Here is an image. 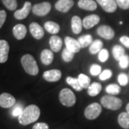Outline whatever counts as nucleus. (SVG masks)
Wrapping results in <instances>:
<instances>
[{
    "label": "nucleus",
    "mask_w": 129,
    "mask_h": 129,
    "mask_svg": "<svg viewBox=\"0 0 129 129\" xmlns=\"http://www.w3.org/2000/svg\"><path fill=\"white\" fill-rule=\"evenodd\" d=\"M40 115V109L36 105H29L23 110V112L18 117L19 123L23 125L32 123L38 120Z\"/></svg>",
    "instance_id": "obj_1"
},
{
    "label": "nucleus",
    "mask_w": 129,
    "mask_h": 129,
    "mask_svg": "<svg viewBox=\"0 0 129 129\" xmlns=\"http://www.w3.org/2000/svg\"><path fill=\"white\" fill-rule=\"evenodd\" d=\"M74 55H75L74 52L70 51L67 48H64L62 51V60H64V62H69L70 61H72L74 58Z\"/></svg>",
    "instance_id": "obj_31"
},
{
    "label": "nucleus",
    "mask_w": 129,
    "mask_h": 129,
    "mask_svg": "<svg viewBox=\"0 0 129 129\" xmlns=\"http://www.w3.org/2000/svg\"><path fill=\"white\" fill-rule=\"evenodd\" d=\"M96 2L106 12L113 13L117 9L118 5L115 0H96Z\"/></svg>",
    "instance_id": "obj_10"
},
{
    "label": "nucleus",
    "mask_w": 129,
    "mask_h": 129,
    "mask_svg": "<svg viewBox=\"0 0 129 129\" xmlns=\"http://www.w3.org/2000/svg\"><path fill=\"white\" fill-rule=\"evenodd\" d=\"M21 63L25 72L30 75H37L39 73V68L34 57L29 54L22 56Z\"/></svg>",
    "instance_id": "obj_2"
},
{
    "label": "nucleus",
    "mask_w": 129,
    "mask_h": 129,
    "mask_svg": "<svg viewBox=\"0 0 129 129\" xmlns=\"http://www.w3.org/2000/svg\"><path fill=\"white\" fill-rule=\"evenodd\" d=\"M101 105L107 109L116 111L122 106V101L120 98L113 95H105L101 99Z\"/></svg>",
    "instance_id": "obj_3"
},
{
    "label": "nucleus",
    "mask_w": 129,
    "mask_h": 129,
    "mask_svg": "<svg viewBox=\"0 0 129 129\" xmlns=\"http://www.w3.org/2000/svg\"><path fill=\"white\" fill-rule=\"evenodd\" d=\"M119 65L121 68L125 69L129 66V56L125 55L119 60Z\"/></svg>",
    "instance_id": "obj_36"
},
{
    "label": "nucleus",
    "mask_w": 129,
    "mask_h": 129,
    "mask_svg": "<svg viewBox=\"0 0 129 129\" xmlns=\"http://www.w3.org/2000/svg\"><path fill=\"white\" fill-rule=\"evenodd\" d=\"M103 45V44L101 40H94L89 47V51H90V54L95 55V54L98 53L102 50Z\"/></svg>",
    "instance_id": "obj_25"
},
{
    "label": "nucleus",
    "mask_w": 129,
    "mask_h": 129,
    "mask_svg": "<svg viewBox=\"0 0 129 129\" xmlns=\"http://www.w3.org/2000/svg\"><path fill=\"white\" fill-rule=\"evenodd\" d=\"M50 46L51 50L55 52H57L61 50L62 45V40L61 37L57 35H52L50 39Z\"/></svg>",
    "instance_id": "obj_18"
},
{
    "label": "nucleus",
    "mask_w": 129,
    "mask_h": 129,
    "mask_svg": "<svg viewBox=\"0 0 129 129\" xmlns=\"http://www.w3.org/2000/svg\"><path fill=\"white\" fill-rule=\"evenodd\" d=\"M108 57H109V53H108V51L106 49H102L99 52L98 60L101 62H105L106 61L108 60Z\"/></svg>",
    "instance_id": "obj_33"
},
{
    "label": "nucleus",
    "mask_w": 129,
    "mask_h": 129,
    "mask_svg": "<svg viewBox=\"0 0 129 129\" xmlns=\"http://www.w3.org/2000/svg\"><path fill=\"white\" fill-rule=\"evenodd\" d=\"M29 32L36 40H40L45 35L43 28L37 22H32L29 24Z\"/></svg>",
    "instance_id": "obj_15"
},
{
    "label": "nucleus",
    "mask_w": 129,
    "mask_h": 129,
    "mask_svg": "<svg viewBox=\"0 0 129 129\" xmlns=\"http://www.w3.org/2000/svg\"><path fill=\"white\" fill-rule=\"evenodd\" d=\"M78 5L80 9L88 11H94L97 9L96 2L93 0H79Z\"/></svg>",
    "instance_id": "obj_20"
},
{
    "label": "nucleus",
    "mask_w": 129,
    "mask_h": 129,
    "mask_svg": "<svg viewBox=\"0 0 129 129\" xmlns=\"http://www.w3.org/2000/svg\"><path fill=\"white\" fill-rule=\"evenodd\" d=\"M117 5L123 9H129V0H115Z\"/></svg>",
    "instance_id": "obj_38"
},
{
    "label": "nucleus",
    "mask_w": 129,
    "mask_h": 129,
    "mask_svg": "<svg viewBox=\"0 0 129 129\" xmlns=\"http://www.w3.org/2000/svg\"><path fill=\"white\" fill-rule=\"evenodd\" d=\"M90 74L93 76H96L101 73V67L99 64H93L91 65L90 69Z\"/></svg>",
    "instance_id": "obj_35"
},
{
    "label": "nucleus",
    "mask_w": 129,
    "mask_h": 129,
    "mask_svg": "<svg viewBox=\"0 0 129 129\" xmlns=\"http://www.w3.org/2000/svg\"><path fill=\"white\" fill-rule=\"evenodd\" d=\"M106 92H108L109 95H115L119 94L120 92V88L117 84H111L108 85L106 88Z\"/></svg>",
    "instance_id": "obj_30"
},
{
    "label": "nucleus",
    "mask_w": 129,
    "mask_h": 129,
    "mask_svg": "<svg viewBox=\"0 0 129 129\" xmlns=\"http://www.w3.org/2000/svg\"><path fill=\"white\" fill-rule=\"evenodd\" d=\"M120 42L127 48L129 49V37L127 36H122L120 38Z\"/></svg>",
    "instance_id": "obj_42"
},
{
    "label": "nucleus",
    "mask_w": 129,
    "mask_h": 129,
    "mask_svg": "<svg viewBox=\"0 0 129 129\" xmlns=\"http://www.w3.org/2000/svg\"><path fill=\"white\" fill-rule=\"evenodd\" d=\"M118 122L123 128L129 129V113L127 112L120 113L118 118Z\"/></svg>",
    "instance_id": "obj_23"
},
{
    "label": "nucleus",
    "mask_w": 129,
    "mask_h": 129,
    "mask_svg": "<svg viewBox=\"0 0 129 129\" xmlns=\"http://www.w3.org/2000/svg\"><path fill=\"white\" fill-rule=\"evenodd\" d=\"M100 19V17L97 14L88 15L83 19V26L85 29H89L99 23Z\"/></svg>",
    "instance_id": "obj_12"
},
{
    "label": "nucleus",
    "mask_w": 129,
    "mask_h": 129,
    "mask_svg": "<svg viewBox=\"0 0 129 129\" xmlns=\"http://www.w3.org/2000/svg\"><path fill=\"white\" fill-rule=\"evenodd\" d=\"M54 59V55L52 51L50 50L45 49L42 51L41 55H40V60L45 65L50 64Z\"/></svg>",
    "instance_id": "obj_21"
},
{
    "label": "nucleus",
    "mask_w": 129,
    "mask_h": 129,
    "mask_svg": "<svg viewBox=\"0 0 129 129\" xmlns=\"http://www.w3.org/2000/svg\"><path fill=\"white\" fill-rule=\"evenodd\" d=\"M32 9V3L30 2H26L24 4L23 7L22 9L15 11L14 14V17L18 20H22V19L27 18Z\"/></svg>",
    "instance_id": "obj_7"
},
{
    "label": "nucleus",
    "mask_w": 129,
    "mask_h": 129,
    "mask_svg": "<svg viewBox=\"0 0 129 129\" xmlns=\"http://www.w3.org/2000/svg\"><path fill=\"white\" fill-rule=\"evenodd\" d=\"M112 71L111 70H105L102 72L99 75V78H100V80H106L108 79L111 78V76H112Z\"/></svg>",
    "instance_id": "obj_37"
},
{
    "label": "nucleus",
    "mask_w": 129,
    "mask_h": 129,
    "mask_svg": "<svg viewBox=\"0 0 129 129\" xmlns=\"http://www.w3.org/2000/svg\"><path fill=\"white\" fill-rule=\"evenodd\" d=\"M78 42L81 48H85L88 46H90L92 43V37L90 35H85L81 36L78 38Z\"/></svg>",
    "instance_id": "obj_28"
},
{
    "label": "nucleus",
    "mask_w": 129,
    "mask_h": 129,
    "mask_svg": "<svg viewBox=\"0 0 129 129\" xmlns=\"http://www.w3.org/2000/svg\"><path fill=\"white\" fill-rule=\"evenodd\" d=\"M112 53H113V56L114 57V59L118 61H119L120 59L124 56L125 54V50L124 48L120 45H115L113 47L112 50Z\"/></svg>",
    "instance_id": "obj_26"
},
{
    "label": "nucleus",
    "mask_w": 129,
    "mask_h": 129,
    "mask_svg": "<svg viewBox=\"0 0 129 129\" xmlns=\"http://www.w3.org/2000/svg\"><path fill=\"white\" fill-rule=\"evenodd\" d=\"M101 106L98 103H92L85 108L84 114L88 120H94L101 115Z\"/></svg>",
    "instance_id": "obj_5"
},
{
    "label": "nucleus",
    "mask_w": 129,
    "mask_h": 129,
    "mask_svg": "<svg viewBox=\"0 0 129 129\" xmlns=\"http://www.w3.org/2000/svg\"><path fill=\"white\" fill-rule=\"evenodd\" d=\"M78 79L80 85L82 86L83 88L87 89L90 85V78L88 76L85 75V74H80Z\"/></svg>",
    "instance_id": "obj_29"
},
{
    "label": "nucleus",
    "mask_w": 129,
    "mask_h": 129,
    "mask_svg": "<svg viewBox=\"0 0 129 129\" xmlns=\"http://www.w3.org/2000/svg\"><path fill=\"white\" fill-rule=\"evenodd\" d=\"M102 90V85L99 83H92L88 88V94L90 96H96L98 95Z\"/></svg>",
    "instance_id": "obj_24"
},
{
    "label": "nucleus",
    "mask_w": 129,
    "mask_h": 129,
    "mask_svg": "<svg viewBox=\"0 0 129 129\" xmlns=\"http://www.w3.org/2000/svg\"><path fill=\"white\" fill-rule=\"evenodd\" d=\"M118 83L122 86H125L128 83V77L126 74L120 73L118 77Z\"/></svg>",
    "instance_id": "obj_34"
},
{
    "label": "nucleus",
    "mask_w": 129,
    "mask_h": 129,
    "mask_svg": "<svg viewBox=\"0 0 129 129\" xmlns=\"http://www.w3.org/2000/svg\"><path fill=\"white\" fill-rule=\"evenodd\" d=\"M62 77V73L59 70L54 69L47 70L43 73V78L47 82H57Z\"/></svg>",
    "instance_id": "obj_11"
},
{
    "label": "nucleus",
    "mask_w": 129,
    "mask_h": 129,
    "mask_svg": "<svg viewBox=\"0 0 129 129\" xmlns=\"http://www.w3.org/2000/svg\"><path fill=\"white\" fill-rule=\"evenodd\" d=\"M27 28L24 24H18L14 26V28H13V30H12V32H13L14 37L17 40H22L25 37L26 35H27Z\"/></svg>",
    "instance_id": "obj_17"
},
{
    "label": "nucleus",
    "mask_w": 129,
    "mask_h": 129,
    "mask_svg": "<svg viewBox=\"0 0 129 129\" xmlns=\"http://www.w3.org/2000/svg\"><path fill=\"white\" fill-rule=\"evenodd\" d=\"M59 99L60 103L67 107H72L76 103V97L69 88H64L60 91Z\"/></svg>",
    "instance_id": "obj_4"
},
{
    "label": "nucleus",
    "mask_w": 129,
    "mask_h": 129,
    "mask_svg": "<svg viewBox=\"0 0 129 129\" xmlns=\"http://www.w3.org/2000/svg\"><path fill=\"white\" fill-rule=\"evenodd\" d=\"M83 21L78 16H73L71 19V28L74 34H80L83 29Z\"/></svg>",
    "instance_id": "obj_19"
},
{
    "label": "nucleus",
    "mask_w": 129,
    "mask_h": 129,
    "mask_svg": "<svg viewBox=\"0 0 129 129\" xmlns=\"http://www.w3.org/2000/svg\"><path fill=\"white\" fill-rule=\"evenodd\" d=\"M125 109H126L127 113H129V103L128 104V105H127V106H126V108H125Z\"/></svg>",
    "instance_id": "obj_43"
},
{
    "label": "nucleus",
    "mask_w": 129,
    "mask_h": 129,
    "mask_svg": "<svg viewBox=\"0 0 129 129\" xmlns=\"http://www.w3.org/2000/svg\"><path fill=\"white\" fill-rule=\"evenodd\" d=\"M23 108L20 105H17L14 108L13 111L12 112V114L14 117H19L23 112Z\"/></svg>",
    "instance_id": "obj_39"
},
{
    "label": "nucleus",
    "mask_w": 129,
    "mask_h": 129,
    "mask_svg": "<svg viewBox=\"0 0 129 129\" xmlns=\"http://www.w3.org/2000/svg\"><path fill=\"white\" fill-rule=\"evenodd\" d=\"M97 33L99 36L106 40H112L115 36V32L114 30L108 25H101L97 29Z\"/></svg>",
    "instance_id": "obj_9"
},
{
    "label": "nucleus",
    "mask_w": 129,
    "mask_h": 129,
    "mask_svg": "<svg viewBox=\"0 0 129 129\" xmlns=\"http://www.w3.org/2000/svg\"><path fill=\"white\" fill-rule=\"evenodd\" d=\"M66 82L67 83L70 85L72 88H73L74 90H75L76 91H81L83 90V88L82 86L80 85V82H79L78 79L75 78H73V77H68L66 78Z\"/></svg>",
    "instance_id": "obj_27"
},
{
    "label": "nucleus",
    "mask_w": 129,
    "mask_h": 129,
    "mask_svg": "<svg viewBox=\"0 0 129 129\" xmlns=\"http://www.w3.org/2000/svg\"><path fill=\"white\" fill-rule=\"evenodd\" d=\"M74 5L73 0H58L56 2L55 9L61 12H68Z\"/></svg>",
    "instance_id": "obj_14"
},
{
    "label": "nucleus",
    "mask_w": 129,
    "mask_h": 129,
    "mask_svg": "<svg viewBox=\"0 0 129 129\" xmlns=\"http://www.w3.org/2000/svg\"><path fill=\"white\" fill-rule=\"evenodd\" d=\"M9 45L8 42L0 40V63H5L8 60Z\"/></svg>",
    "instance_id": "obj_16"
},
{
    "label": "nucleus",
    "mask_w": 129,
    "mask_h": 129,
    "mask_svg": "<svg viewBox=\"0 0 129 129\" xmlns=\"http://www.w3.org/2000/svg\"><path fill=\"white\" fill-rule=\"evenodd\" d=\"M7 19V13L5 10H0V29L2 27Z\"/></svg>",
    "instance_id": "obj_40"
},
{
    "label": "nucleus",
    "mask_w": 129,
    "mask_h": 129,
    "mask_svg": "<svg viewBox=\"0 0 129 129\" xmlns=\"http://www.w3.org/2000/svg\"><path fill=\"white\" fill-rule=\"evenodd\" d=\"M5 7L11 11L15 10L17 7V0H2Z\"/></svg>",
    "instance_id": "obj_32"
},
{
    "label": "nucleus",
    "mask_w": 129,
    "mask_h": 129,
    "mask_svg": "<svg viewBox=\"0 0 129 129\" xmlns=\"http://www.w3.org/2000/svg\"><path fill=\"white\" fill-rule=\"evenodd\" d=\"M32 129H49V125L45 123H37L34 125Z\"/></svg>",
    "instance_id": "obj_41"
},
{
    "label": "nucleus",
    "mask_w": 129,
    "mask_h": 129,
    "mask_svg": "<svg viewBox=\"0 0 129 129\" xmlns=\"http://www.w3.org/2000/svg\"><path fill=\"white\" fill-rule=\"evenodd\" d=\"M44 27L47 30V32H48L50 34H52V35H55L60 32V25L52 21H48V22H45Z\"/></svg>",
    "instance_id": "obj_22"
},
{
    "label": "nucleus",
    "mask_w": 129,
    "mask_h": 129,
    "mask_svg": "<svg viewBox=\"0 0 129 129\" xmlns=\"http://www.w3.org/2000/svg\"><path fill=\"white\" fill-rule=\"evenodd\" d=\"M51 5L50 2H44L42 3L36 4L32 7V11L33 14L42 17V16H45L47 14H49V12L51 10Z\"/></svg>",
    "instance_id": "obj_6"
},
{
    "label": "nucleus",
    "mask_w": 129,
    "mask_h": 129,
    "mask_svg": "<svg viewBox=\"0 0 129 129\" xmlns=\"http://www.w3.org/2000/svg\"><path fill=\"white\" fill-rule=\"evenodd\" d=\"M16 103L14 97L9 93L4 92L0 95V106L4 108H9Z\"/></svg>",
    "instance_id": "obj_8"
},
{
    "label": "nucleus",
    "mask_w": 129,
    "mask_h": 129,
    "mask_svg": "<svg viewBox=\"0 0 129 129\" xmlns=\"http://www.w3.org/2000/svg\"><path fill=\"white\" fill-rule=\"evenodd\" d=\"M64 43L66 45V48L74 53H77L80 50L81 47L80 45L78 40L74 39L71 37H66L64 38Z\"/></svg>",
    "instance_id": "obj_13"
}]
</instances>
